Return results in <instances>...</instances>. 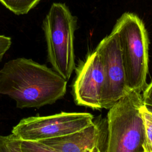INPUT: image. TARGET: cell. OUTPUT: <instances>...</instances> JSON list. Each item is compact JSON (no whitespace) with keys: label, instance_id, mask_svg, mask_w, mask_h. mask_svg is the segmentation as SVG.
<instances>
[{"label":"cell","instance_id":"cell-13","mask_svg":"<svg viewBox=\"0 0 152 152\" xmlns=\"http://www.w3.org/2000/svg\"><path fill=\"white\" fill-rule=\"evenodd\" d=\"M142 96L143 99L152 100V81L149 84H147L142 91Z\"/></svg>","mask_w":152,"mask_h":152},{"label":"cell","instance_id":"cell-8","mask_svg":"<svg viewBox=\"0 0 152 152\" xmlns=\"http://www.w3.org/2000/svg\"><path fill=\"white\" fill-rule=\"evenodd\" d=\"M100 136V128L93 122L75 132L37 141L49 152H99Z\"/></svg>","mask_w":152,"mask_h":152},{"label":"cell","instance_id":"cell-5","mask_svg":"<svg viewBox=\"0 0 152 152\" xmlns=\"http://www.w3.org/2000/svg\"><path fill=\"white\" fill-rule=\"evenodd\" d=\"M93 116L86 112H64L23 118L11 133L25 140L37 141L65 135L81 130L93 122Z\"/></svg>","mask_w":152,"mask_h":152},{"label":"cell","instance_id":"cell-11","mask_svg":"<svg viewBox=\"0 0 152 152\" xmlns=\"http://www.w3.org/2000/svg\"><path fill=\"white\" fill-rule=\"evenodd\" d=\"M141 111L145 126V152H152V114L144 106Z\"/></svg>","mask_w":152,"mask_h":152},{"label":"cell","instance_id":"cell-1","mask_svg":"<svg viewBox=\"0 0 152 152\" xmlns=\"http://www.w3.org/2000/svg\"><path fill=\"white\" fill-rule=\"evenodd\" d=\"M66 86L52 68L32 59H13L0 69V94L12 99L19 109L52 104L64 97Z\"/></svg>","mask_w":152,"mask_h":152},{"label":"cell","instance_id":"cell-4","mask_svg":"<svg viewBox=\"0 0 152 152\" xmlns=\"http://www.w3.org/2000/svg\"><path fill=\"white\" fill-rule=\"evenodd\" d=\"M113 30L118 36L128 87L141 93L148 71L149 40L144 24L137 15L125 12Z\"/></svg>","mask_w":152,"mask_h":152},{"label":"cell","instance_id":"cell-10","mask_svg":"<svg viewBox=\"0 0 152 152\" xmlns=\"http://www.w3.org/2000/svg\"><path fill=\"white\" fill-rule=\"evenodd\" d=\"M42 0H0V3L15 15L27 14Z\"/></svg>","mask_w":152,"mask_h":152},{"label":"cell","instance_id":"cell-7","mask_svg":"<svg viewBox=\"0 0 152 152\" xmlns=\"http://www.w3.org/2000/svg\"><path fill=\"white\" fill-rule=\"evenodd\" d=\"M104 81L102 59L95 49L77 69L72 85L73 96L77 104L95 110L102 109Z\"/></svg>","mask_w":152,"mask_h":152},{"label":"cell","instance_id":"cell-6","mask_svg":"<svg viewBox=\"0 0 152 152\" xmlns=\"http://www.w3.org/2000/svg\"><path fill=\"white\" fill-rule=\"evenodd\" d=\"M95 49L100 56L105 79L102 107L109 109L131 91L127 83L116 32L112 30L100 42Z\"/></svg>","mask_w":152,"mask_h":152},{"label":"cell","instance_id":"cell-9","mask_svg":"<svg viewBox=\"0 0 152 152\" xmlns=\"http://www.w3.org/2000/svg\"><path fill=\"white\" fill-rule=\"evenodd\" d=\"M0 152H49L39 141L25 140L13 134L0 135Z\"/></svg>","mask_w":152,"mask_h":152},{"label":"cell","instance_id":"cell-14","mask_svg":"<svg viewBox=\"0 0 152 152\" xmlns=\"http://www.w3.org/2000/svg\"><path fill=\"white\" fill-rule=\"evenodd\" d=\"M143 106L148 112L152 114V100L143 99Z\"/></svg>","mask_w":152,"mask_h":152},{"label":"cell","instance_id":"cell-12","mask_svg":"<svg viewBox=\"0 0 152 152\" xmlns=\"http://www.w3.org/2000/svg\"><path fill=\"white\" fill-rule=\"evenodd\" d=\"M11 38L0 34V62L11 45Z\"/></svg>","mask_w":152,"mask_h":152},{"label":"cell","instance_id":"cell-2","mask_svg":"<svg viewBox=\"0 0 152 152\" xmlns=\"http://www.w3.org/2000/svg\"><path fill=\"white\" fill-rule=\"evenodd\" d=\"M142 96L131 90L109 109L107 115V152H145Z\"/></svg>","mask_w":152,"mask_h":152},{"label":"cell","instance_id":"cell-3","mask_svg":"<svg viewBox=\"0 0 152 152\" xmlns=\"http://www.w3.org/2000/svg\"><path fill=\"white\" fill-rule=\"evenodd\" d=\"M77 18L64 3L52 4L42 23L47 58L52 69L68 81L75 69L74 33Z\"/></svg>","mask_w":152,"mask_h":152}]
</instances>
